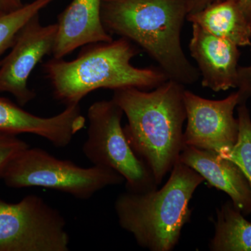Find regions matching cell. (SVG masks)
<instances>
[{
  "label": "cell",
  "mask_w": 251,
  "mask_h": 251,
  "mask_svg": "<svg viewBox=\"0 0 251 251\" xmlns=\"http://www.w3.org/2000/svg\"><path fill=\"white\" fill-rule=\"evenodd\" d=\"M29 147L18 135L0 131V179L15 157Z\"/></svg>",
  "instance_id": "18"
},
{
  "label": "cell",
  "mask_w": 251,
  "mask_h": 251,
  "mask_svg": "<svg viewBox=\"0 0 251 251\" xmlns=\"http://www.w3.org/2000/svg\"><path fill=\"white\" fill-rule=\"evenodd\" d=\"M22 6L21 0H0V14L11 12Z\"/></svg>",
  "instance_id": "21"
},
{
  "label": "cell",
  "mask_w": 251,
  "mask_h": 251,
  "mask_svg": "<svg viewBox=\"0 0 251 251\" xmlns=\"http://www.w3.org/2000/svg\"><path fill=\"white\" fill-rule=\"evenodd\" d=\"M204 181L197 172L178 160L161 189L128 191L117 197L115 209L119 224L144 249L173 250L181 229L191 219L190 201Z\"/></svg>",
  "instance_id": "4"
},
{
  "label": "cell",
  "mask_w": 251,
  "mask_h": 251,
  "mask_svg": "<svg viewBox=\"0 0 251 251\" xmlns=\"http://www.w3.org/2000/svg\"><path fill=\"white\" fill-rule=\"evenodd\" d=\"M220 1L222 0H186L188 14L197 12L209 5Z\"/></svg>",
  "instance_id": "20"
},
{
  "label": "cell",
  "mask_w": 251,
  "mask_h": 251,
  "mask_svg": "<svg viewBox=\"0 0 251 251\" xmlns=\"http://www.w3.org/2000/svg\"><path fill=\"white\" fill-rule=\"evenodd\" d=\"M179 161L201 175L213 187L227 193L244 215L251 214V190L247 178L233 161L207 150L184 146Z\"/></svg>",
  "instance_id": "13"
},
{
  "label": "cell",
  "mask_w": 251,
  "mask_h": 251,
  "mask_svg": "<svg viewBox=\"0 0 251 251\" xmlns=\"http://www.w3.org/2000/svg\"><path fill=\"white\" fill-rule=\"evenodd\" d=\"M239 135L237 143L224 158L233 161L247 178L251 190V118L246 103L238 105Z\"/></svg>",
  "instance_id": "17"
},
{
  "label": "cell",
  "mask_w": 251,
  "mask_h": 251,
  "mask_svg": "<svg viewBox=\"0 0 251 251\" xmlns=\"http://www.w3.org/2000/svg\"><path fill=\"white\" fill-rule=\"evenodd\" d=\"M66 220L36 195L16 203L0 198V251H69Z\"/></svg>",
  "instance_id": "7"
},
{
  "label": "cell",
  "mask_w": 251,
  "mask_h": 251,
  "mask_svg": "<svg viewBox=\"0 0 251 251\" xmlns=\"http://www.w3.org/2000/svg\"><path fill=\"white\" fill-rule=\"evenodd\" d=\"M230 202L217 210L211 251H251V223Z\"/></svg>",
  "instance_id": "15"
},
{
  "label": "cell",
  "mask_w": 251,
  "mask_h": 251,
  "mask_svg": "<svg viewBox=\"0 0 251 251\" xmlns=\"http://www.w3.org/2000/svg\"><path fill=\"white\" fill-rule=\"evenodd\" d=\"M84 126L85 119L75 105L66 106L54 116L42 117L26 111L9 99L0 97V131L39 135L56 148H64Z\"/></svg>",
  "instance_id": "10"
},
{
  "label": "cell",
  "mask_w": 251,
  "mask_h": 251,
  "mask_svg": "<svg viewBox=\"0 0 251 251\" xmlns=\"http://www.w3.org/2000/svg\"><path fill=\"white\" fill-rule=\"evenodd\" d=\"M88 46L74 60L52 58L44 64L54 97L66 106L99 89L153 90L168 80L159 67H134L131 60L140 50L125 38Z\"/></svg>",
  "instance_id": "3"
},
{
  "label": "cell",
  "mask_w": 251,
  "mask_h": 251,
  "mask_svg": "<svg viewBox=\"0 0 251 251\" xmlns=\"http://www.w3.org/2000/svg\"><path fill=\"white\" fill-rule=\"evenodd\" d=\"M186 0H103L101 18L109 34L128 39L147 52L169 80L184 85L200 78L181 45Z\"/></svg>",
  "instance_id": "2"
},
{
  "label": "cell",
  "mask_w": 251,
  "mask_h": 251,
  "mask_svg": "<svg viewBox=\"0 0 251 251\" xmlns=\"http://www.w3.org/2000/svg\"></svg>",
  "instance_id": "23"
},
{
  "label": "cell",
  "mask_w": 251,
  "mask_h": 251,
  "mask_svg": "<svg viewBox=\"0 0 251 251\" xmlns=\"http://www.w3.org/2000/svg\"><path fill=\"white\" fill-rule=\"evenodd\" d=\"M237 89L239 104L247 103L248 99L251 97V64L247 67H239Z\"/></svg>",
  "instance_id": "19"
},
{
  "label": "cell",
  "mask_w": 251,
  "mask_h": 251,
  "mask_svg": "<svg viewBox=\"0 0 251 251\" xmlns=\"http://www.w3.org/2000/svg\"><path fill=\"white\" fill-rule=\"evenodd\" d=\"M188 49L197 64L202 87L215 92L237 88L240 57L238 46L192 24Z\"/></svg>",
  "instance_id": "11"
},
{
  "label": "cell",
  "mask_w": 251,
  "mask_h": 251,
  "mask_svg": "<svg viewBox=\"0 0 251 251\" xmlns=\"http://www.w3.org/2000/svg\"><path fill=\"white\" fill-rule=\"evenodd\" d=\"M184 101L187 121L184 146L227 156L239 135V121L234 116L239 104L238 92L222 100H209L185 90Z\"/></svg>",
  "instance_id": "8"
},
{
  "label": "cell",
  "mask_w": 251,
  "mask_h": 251,
  "mask_svg": "<svg viewBox=\"0 0 251 251\" xmlns=\"http://www.w3.org/2000/svg\"><path fill=\"white\" fill-rule=\"evenodd\" d=\"M186 20L238 47L251 46V23L239 0H222L187 15Z\"/></svg>",
  "instance_id": "14"
},
{
  "label": "cell",
  "mask_w": 251,
  "mask_h": 251,
  "mask_svg": "<svg viewBox=\"0 0 251 251\" xmlns=\"http://www.w3.org/2000/svg\"><path fill=\"white\" fill-rule=\"evenodd\" d=\"M123 115L112 99L90 105L87 140L82 146L84 155L93 166L110 168L123 176L130 192L156 189L158 185L152 173L128 143L122 126Z\"/></svg>",
  "instance_id": "6"
},
{
  "label": "cell",
  "mask_w": 251,
  "mask_h": 251,
  "mask_svg": "<svg viewBox=\"0 0 251 251\" xmlns=\"http://www.w3.org/2000/svg\"><path fill=\"white\" fill-rule=\"evenodd\" d=\"M57 33V23L43 25L39 14L25 25L9 53L0 62V92L11 94L21 106L35 98L28 80L36 65L52 53Z\"/></svg>",
  "instance_id": "9"
},
{
  "label": "cell",
  "mask_w": 251,
  "mask_h": 251,
  "mask_svg": "<svg viewBox=\"0 0 251 251\" xmlns=\"http://www.w3.org/2000/svg\"><path fill=\"white\" fill-rule=\"evenodd\" d=\"M103 0H73L59 16L52 56L62 59L81 46L110 42L101 18Z\"/></svg>",
  "instance_id": "12"
},
{
  "label": "cell",
  "mask_w": 251,
  "mask_h": 251,
  "mask_svg": "<svg viewBox=\"0 0 251 251\" xmlns=\"http://www.w3.org/2000/svg\"><path fill=\"white\" fill-rule=\"evenodd\" d=\"M184 85L169 79L151 92L135 87L114 91L112 99L128 121L124 131L128 143L157 185L173 169L184 147Z\"/></svg>",
  "instance_id": "1"
},
{
  "label": "cell",
  "mask_w": 251,
  "mask_h": 251,
  "mask_svg": "<svg viewBox=\"0 0 251 251\" xmlns=\"http://www.w3.org/2000/svg\"><path fill=\"white\" fill-rule=\"evenodd\" d=\"M1 179L9 188H49L79 200L90 199L104 188L125 181L123 176L110 168H82L42 149L30 147L11 161Z\"/></svg>",
  "instance_id": "5"
},
{
  "label": "cell",
  "mask_w": 251,
  "mask_h": 251,
  "mask_svg": "<svg viewBox=\"0 0 251 251\" xmlns=\"http://www.w3.org/2000/svg\"><path fill=\"white\" fill-rule=\"evenodd\" d=\"M51 0H35L11 12L0 14V57L14 45L16 36L25 25L30 21Z\"/></svg>",
  "instance_id": "16"
},
{
  "label": "cell",
  "mask_w": 251,
  "mask_h": 251,
  "mask_svg": "<svg viewBox=\"0 0 251 251\" xmlns=\"http://www.w3.org/2000/svg\"><path fill=\"white\" fill-rule=\"evenodd\" d=\"M239 4L244 14L251 23V0H239Z\"/></svg>",
  "instance_id": "22"
}]
</instances>
